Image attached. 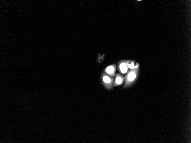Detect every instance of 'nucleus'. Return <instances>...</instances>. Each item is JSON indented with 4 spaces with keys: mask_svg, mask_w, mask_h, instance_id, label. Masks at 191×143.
I'll list each match as a JSON object with an SVG mask.
<instances>
[{
    "mask_svg": "<svg viewBox=\"0 0 191 143\" xmlns=\"http://www.w3.org/2000/svg\"><path fill=\"white\" fill-rule=\"evenodd\" d=\"M115 78L111 77L105 73L102 72L101 79L104 86L108 90H111L114 87Z\"/></svg>",
    "mask_w": 191,
    "mask_h": 143,
    "instance_id": "f257e3e1",
    "label": "nucleus"
},
{
    "mask_svg": "<svg viewBox=\"0 0 191 143\" xmlns=\"http://www.w3.org/2000/svg\"><path fill=\"white\" fill-rule=\"evenodd\" d=\"M134 69L130 70L125 76V83L123 88H126L130 86L136 78L138 70Z\"/></svg>",
    "mask_w": 191,
    "mask_h": 143,
    "instance_id": "f03ea898",
    "label": "nucleus"
},
{
    "mask_svg": "<svg viewBox=\"0 0 191 143\" xmlns=\"http://www.w3.org/2000/svg\"><path fill=\"white\" fill-rule=\"evenodd\" d=\"M116 65L112 64L106 67L104 70L105 73L112 77H114L116 75Z\"/></svg>",
    "mask_w": 191,
    "mask_h": 143,
    "instance_id": "7ed1b4c3",
    "label": "nucleus"
},
{
    "mask_svg": "<svg viewBox=\"0 0 191 143\" xmlns=\"http://www.w3.org/2000/svg\"><path fill=\"white\" fill-rule=\"evenodd\" d=\"M117 69L121 74L124 75L128 72V69L126 62L120 61L118 64Z\"/></svg>",
    "mask_w": 191,
    "mask_h": 143,
    "instance_id": "20e7f679",
    "label": "nucleus"
},
{
    "mask_svg": "<svg viewBox=\"0 0 191 143\" xmlns=\"http://www.w3.org/2000/svg\"><path fill=\"white\" fill-rule=\"evenodd\" d=\"M114 87L122 85L124 82L125 77L121 75L119 73L117 72L116 74Z\"/></svg>",
    "mask_w": 191,
    "mask_h": 143,
    "instance_id": "39448f33",
    "label": "nucleus"
},
{
    "mask_svg": "<svg viewBox=\"0 0 191 143\" xmlns=\"http://www.w3.org/2000/svg\"><path fill=\"white\" fill-rule=\"evenodd\" d=\"M127 64L128 68L131 69H136L138 67V65H134V63L133 62L130 64L127 63Z\"/></svg>",
    "mask_w": 191,
    "mask_h": 143,
    "instance_id": "423d86ee",
    "label": "nucleus"
}]
</instances>
